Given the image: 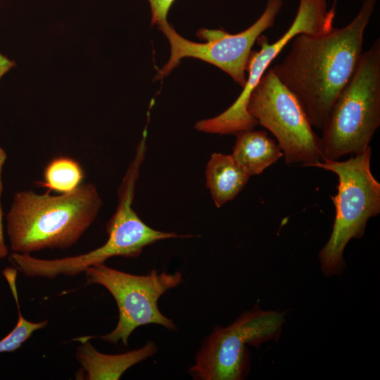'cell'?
Listing matches in <instances>:
<instances>
[{
	"label": "cell",
	"mask_w": 380,
	"mask_h": 380,
	"mask_svg": "<svg viewBox=\"0 0 380 380\" xmlns=\"http://www.w3.org/2000/svg\"><path fill=\"white\" fill-rule=\"evenodd\" d=\"M376 1L364 0L355 17L341 28L297 34L287 56L272 67L300 102L312 127L322 129L336 100L354 75Z\"/></svg>",
	"instance_id": "1"
},
{
	"label": "cell",
	"mask_w": 380,
	"mask_h": 380,
	"mask_svg": "<svg viewBox=\"0 0 380 380\" xmlns=\"http://www.w3.org/2000/svg\"><path fill=\"white\" fill-rule=\"evenodd\" d=\"M102 204L91 184L58 196L49 191L43 194L18 192L6 215L11 248L30 254L46 248H69L93 223Z\"/></svg>",
	"instance_id": "2"
},
{
	"label": "cell",
	"mask_w": 380,
	"mask_h": 380,
	"mask_svg": "<svg viewBox=\"0 0 380 380\" xmlns=\"http://www.w3.org/2000/svg\"><path fill=\"white\" fill-rule=\"evenodd\" d=\"M380 125V39L363 51L358 67L341 92L321 129V160L356 156L370 146Z\"/></svg>",
	"instance_id": "3"
},
{
	"label": "cell",
	"mask_w": 380,
	"mask_h": 380,
	"mask_svg": "<svg viewBox=\"0 0 380 380\" xmlns=\"http://www.w3.org/2000/svg\"><path fill=\"white\" fill-rule=\"evenodd\" d=\"M146 137L143 135L134 158L118 190L116 210L107 223L106 243L87 253L63 258L45 260L34 258L31 271L36 277L53 279L59 275L75 277L89 267L104 264L110 258H137L144 248L159 241L191 237L175 232L153 229L144 222L132 208L136 182L146 151Z\"/></svg>",
	"instance_id": "4"
},
{
	"label": "cell",
	"mask_w": 380,
	"mask_h": 380,
	"mask_svg": "<svg viewBox=\"0 0 380 380\" xmlns=\"http://www.w3.org/2000/svg\"><path fill=\"white\" fill-rule=\"evenodd\" d=\"M372 148L343 161L325 160L312 164L336 174L337 193L330 196L336 210L330 237L319 254L327 276L343 270V251L352 239L361 238L369 219L380 213V183L371 170Z\"/></svg>",
	"instance_id": "5"
},
{
	"label": "cell",
	"mask_w": 380,
	"mask_h": 380,
	"mask_svg": "<svg viewBox=\"0 0 380 380\" xmlns=\"http://www.w3.org/2000/svg\"><path fill=\"white\" fill-rule=\"evenodd\" d=\"M87 284L106 288L115 299L119 312L118 323L113 331L101 336L103 341L127 346L132 332L138 327L156 324L175 331L173 320L162 314L158 306L160 296L177 287L182 281L180 272H158L153 270L146 275H137L109 267L95 265L84 272Z\"/></svg>",
	"instance_id": "6"
},
{
	"label": "cell",
	"mask_w": 380,
	"mask_h": 380,
	"mask_svg": "<svg viewBox=\"0 0 380 380\" xmlns=\"http://www.w3.org/2000/svg\"><path fill=\"white\" fill-rule=\"evenodd\" d=\"M258 125L277 140L286 164L308 167L321 160L320 137L313 130L295 94L277 77L272 68L263 74L247 104Z\"/></svg>",
	"instance_id": "7"
},
{
	"label": "cell",
	"mask_w": 380,
	"mask_h": 380,
	"mask_svg": "<svg viewBox=\"0 0 380 380\" xmlns=\"http://www.w3.org/2000/svg\"><path fill=\"white\" fill-rule=\"evenodd\" d=\"M284 322L282 312L254 308L230 325L215 328L198 351L189 373L201 380L243 379L248 368L247 346L277 338Z\"/></svg>",
	"instance_id": "8"
},
{
	"label": "cell",
	"mask_w": 380,
	"mask_h": 380,
	"mask_svg": "<svg viewBox=\"0 0 380 380\" xmlns=\"http://www.w3.org/2000/svg\"><path fill=\"white\" fill-rule=\"evenodd\" d=\"M283 4V0H267L259 18L237 34L221 30L201 29L197 35L204 41L201 43L183 37L169 23L158 25V29L169 41L170 56L158 70L156 80L168 75L182 58H195L219 68L243 87L246 81V72L252 47L262 33L274 25Z\"/></svg>",
	"instance_id": "9"
},
{
	"label": "cell",
	"mask_w": 380,
	"mask_h": 380,
	"mask_svg": "<svg viewBox=\"0 0 380 380\" xmlns=\"http://www.w3.org/2000/svg\"><path fill=\"white\" fill-rule=\"evenodd\" d=\"M336 0L327 9L326 0H299L296 16L288 30L273 43L261 34L257 39L260 49L252 51L248 58V77L243 90L236 100L218 115L223 127L234 132L252 128L255 119L248 113L249 97L263 74L269 68L284 47L298 34H318L334 28Z\"/></svg>",
	"instance_id": "10"
},
{
	"label": "cell",
	"mask_w": 380,
	"mask_h": 380,
	"mask_svg": "<svg viewBox=\"0 0 380 380\" xmlns=\"http://www.w3.org/2000/svg\"><path fill=\"white\" fill-rule=\"evenodd\" d=\"M90 336L75 338L81 345L76 351V358L82 371V379L118 380L130 367L153 356L158 351L157 346L148 342L140 348L124 353L108 355L98 351L90 343Z\"/></svg>",
	"instance_id": "11"
},
{
	"label": "cell",
	"mask_w": 380,
	"mask_h": 380,
	"mask_svg": "<svg viewBox=\"0 0 380 380\" xmlns=\"http://www.w3.org/2000/svg\"><path fill=\"white\" fill-rule=\"evenodd\" d=\"M250 177L232 155L212 154L206 165L205 180L216 207L220 208L234 199Z\"/></svg>",
	"instance_id": "12"
},
{
	"label": "cell",
	"mask_w": 380,
	"mask_h": 380,
	"mask_svg": "<svg viewBox=\"0 0 380 380\" xmlns=\"http://www.w3.org/2000/svg\"><path fill=\"white\" fill-rule=\"evenodd\" d=\"M232 156L250 176L261 174L284 156L275 141L265 131L249 129L236 134Z\"/></svg>",
	"instance_id": "13"
},
{
	"label": "cell",
	"mask_w": 380,
	"mask_h": 380,
	"mask_svg": "<svg viewBox=\"0 0 380 380\" xmlns=\"http://www.w3.org/2000/svg\"><path fill=\"white\" fill-rule=\"evenodd\" d=\"M84 171L80 163L68 156L53 158L44 170V180L38 186L61 194L69 193L81 185Z\"/></svg>",
	"instance_id": "14"
},
{
	"label": "cell",
	"mask_w": 380,
	"mask_h": 380,
	"mask_svg": "<svg viewBox=\"0 0 380 380\" xmlns=\"http://www.w3.org/2000/svg\"><path fill=\"white\" fill-rule=\"evenodd\" d=\"M5 277L18 308V321L15 327L0 340V353L14 352L19 349L34 334L44 328L48 322H33L25 319L20 310L18 291L16 288L17 270L13 267H6L2 272Z\"/></svg>",
	"instance_id": "15"
},
{
	"label": "cell",
	"mask_w": 380,
	"mask_h": 380,
	"mask_svg": "<svg viewBox=\"0 0 380 380\" xmlns=\"http://www.w3.org/2000/svg\"><path fill=\"white\" fill-rule=\"evenodd\" d=\"M151 13V25H160L168 23L167 20L169 10L175 0H147Z\"/></svg>",
	"instance_id": "16"
},
{
	"label": "cell",
	"mask_w": 380,
	"mask_h": 380,
	"mask_svg": "<svg viewBox=\"0 0 380 380\" xmlns=\"http://www.w3.org/2000/svg\"><path fill=\"white\" fill-rule=\"evenodd\" d=\"M15 65V63L13 61L0 53V79Z\"/></svg>",
	"instance_id": "17"
}]
</instances>
